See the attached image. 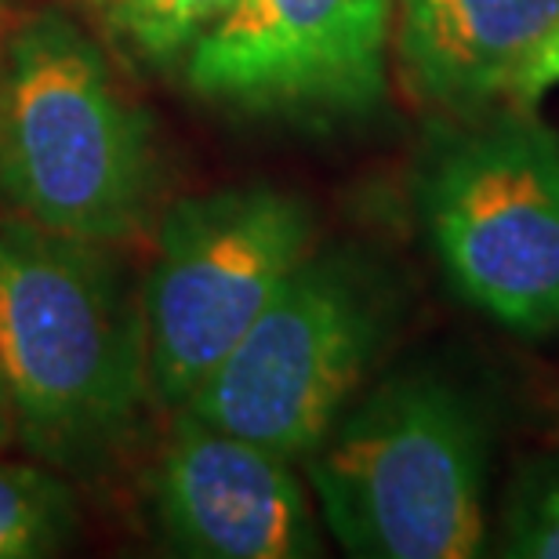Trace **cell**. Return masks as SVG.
Wrapping results in <instances>:
<instances>
[{
    "instance_id": "3",
    "label": "cell",
    "mask_w": 559,
    "mask_h": 559,
    "mask_svg": "<svg viewBox=\"0 0 559 559\" xmlns=\"http://www.w3.org/2000/svg\"><path fill=\"white\" fill-rule=\"evenodd\" d=\"M487 425L436 371H400L345 407L306 457L331 538L364 559H468L487 545Z\"/></svg>"
},
{
    "instance_id": "6",
    "label": "cell",
    "mask_w": 559,
    "mask_h": 559,
    "mask_svg": "<svg viewBox=\"0 0 559 559\" xmlns=\"http://www.w3.org/2000/svg\"><path fill=\"white\" fill-rule=\"evenodd\" d=\"M312 248V207L270 182L211 189L167 207L139 290L156 404L186 407Z\"/></svg>"
},
{
    "instance_id": "1",
    "label": "cell",
    "mask_w": 559,
    "mask_h": 559,
    "mask_svg": "<svg viewBox=\"0 0 559 559\" xmlns=\"http://www.w3.org/2000/svg\"><path fill=\"white\" fill-rule=\"evenodd\" d=\"M0 374L15 440L70 476L131 443L150 396L142 295L109 243L0 226Z\"/></svg>"
},
{
    "instance_id": "4",
    "label": "cell",
    "mask_w": 559,
    "mask_h": 559,
    "mask_svg": "<svg viewBox=\"0 0 559 559\" xmlns=\"http://www.w3.org/2000/svg\"><path fill=\"white\" fill-rule=\"evenodd\" d=\"M396 320V284L371 254L312 248L186 411L306 462L364 393Z\"/></svg>"
},
{
    "instance_id": "12",
    "label": "cell",
    "mask_w": 559,
    "mask_h": 559,
    "mask_svg": "<svg viewBox=\"0 0 559 559\" xmlns=\"http://www.w3.org/2000/svg\"><path fill=\"white\" fill-rule=\"evenodd\" d=\"M506 556L559 559V454L523 465L506 506Z\"/></svg>"
},
{
    "instance_id": "14",
    "label": "cell",
    "mask_w": 559,
    "mask_h": 559,
    "mask_svg": "<svg viewBox=\"0 0 559 559\" xmlns=\"http://www.w3.org/2000/svg\"><path fill=\"white\" fill-rule=\"evenodd\" d=\"M15 440V421H11V404H8V389H4V374H0V451Z\"/></svg>"
},
{
    "instance_id": "2",
    "label": "cell",
    "mask_w": 559,
    "mask_h": 559,
    "mask_svg": "<svg viewBox=\"0 0 559 559\" xmlns=\"http://www.w3.org/2000/svg\"><path fill=\"white\" fill-rule=\"evenodd\" d=\"M0 193L37 226L109 248L135 237L160 193L150 117L95 37L55 8L26 15L4 44Z\"/></svg>"
},
{
    "instance_id": "9",
    "label": "cell",
    "mask_w": 559,
    "mask_h": 559,
    "mask_svg": "<svg viewBox=\"0 0 559 559\" xmlns=\"http://www.w3.org/2000/svg\"><path fill=\"white\" fill-rule=\"evenodd\" d=\"M559 29V0H396L393 66L421 109L468 120L506 106Z\"/></svg>"
},
{
    "instance_id": "15",
    "label": "cell",
    "mask_w": 559,
    "mask_h": 559,
    "mask_svg": "<svg viewBox=\"0 0 559 559\" xmlns=\"http://www.w3.org/2000/svg\"><path fill=\"white\" fill-rule=\"evenodd\" d=\"M0 11H4V0H0Z\"/></svg>"
},
{
    "instance_id": "7",
    "label": "cell",
    "mask_w": 559,
    "mask_h": 559,
    "mask_svg": "<svg viewBox=\"0 0 559 559\" xmlns=\"http://www.w3.org/2000/svg\"><path fill=\"white\" fill-rule=\"evenodd\" d=\"M396 0H233L189 44L186 87L240 117L345 124L385 103Z\"/></svg>"
},
{
    "instance_id": "13",
    "label": "cell",
    "mask_w": 559,
    "mask_h": 559,
    "mask_svg": "<svg viewBox=\"0 0 559 559\" xmlns=\"http://www.w3.org/2000/svg\"><path fill=\"white\" fill-rule=\"evenodd\" d=\"M552 87H559V29L531 55V62L523 66L520 81L509 95V106L534 109L545 95L552 92Z\"/></svg>"
},
{
    "instance_id": "5",
    "label": "cell",
    "mask_w": 559,
    "mask_h": 559,
    "mask_svg": "<svg viewBox=\"0 0 559 559\" xmlns=\"http://www.w3.org/2000/svg\"><path fill=\"white\" fill-rule=\"evenodd\" d=\"M418 207L447 280L520 334L559 328V131L534 109L454 120L418 178Z\"/></svg>"
},
{
    "instance_id": "8",
    "label": "cell",
    "mask_w": 559,
    "mask_h": 559,
    "mask_svg": "<svg viewBox=\"0 0 559 559\" xmlns=\"http://www.w3.org/2000/svg\"><path fill=\"white\" fill-rule=\"evenodd\" d=\"M145 479V509L167 552L193 559H309L323 552L317 509L295 462L175 411Z\"/></svg>"
},
{
    "instance_id": "10",
    "label": "cell",
    "mask_w": 559,
    "mask_h": 559,
    "mask_svg": "<svg viewBox=\"0 0 559 559\" xmlns=\"http://www.w3.org/2000/svg\"><path fill=\"white\" fill-rule=\"evenodd\" d=\"M73 487L40 462H0V559L59 556L73 542Z\"/></svg>"
},
{
    "instance_id": "11",
    "label": "cell",
    "mask_w": 559,
    "mask_h": 559,
    "mask_svg": "<svg viewBox=\"0 0 559 559\" xmlns=\"http://www.w3.org/2000/svg\"><path fill=\"white\" fill-rule=\"evenodd\" d=\"M106 44L150 70H171L182 62L200 33L233 0H81Z\"/></svg>"
}]
</instances>
